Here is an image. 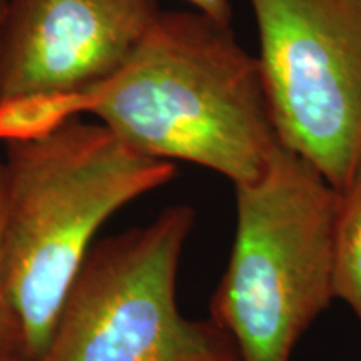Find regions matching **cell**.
<instances>
[{"mask_svg": "<svg viewBox=\"0 0 361 361\" xmlns=\"http://www.w3.org/2000/svg\"><path fill=\"white\" fill-rule=\"evenodd\" d=\"M4 218H6V192H4V169L0 162V358L24 355V331H22L20 319L13 310L7 291Z\"/></svg>", "mask_w": 361, "mask_h": 361, "instance_id": "9c48e42d", "label": "cell"}, {"mask_svg": "<svg viewBox=\"0 0 361 361\" xmlns=\"http://www.w3.org/2000/svg\"><path fill=\"white\" fill-rule=\"evenodd\" d=\"M335 300L345 301L361 324V169L353 183L340 192L335 255H333Z\"/></svg>", "mask_w": 361, "mask_h": 361, "instance_id": "52a82bcc", "label": "cell"}, {"mask_svg": "<svg viewBox=\"0 0 361 361\" xmlns=\"http://www.w3.org/2000/svg\"><path fill=\"white\" fill-rule=\"evenodd\" d=\"M82 94V114L137 152L192 162L234 186L264 176L281 149L259 59L201 12H161L129 61Z\"/></svg>", "mask_w": 361, "mask_h": 361, "instance_id": "6da1fadb", "label": "cell"}, {"mask_svg": "<svg viewBox=\"0 0 361 361\" xmlns=\"http://www.w3.org/2000/svg\"><path fill=\"white\" fill-rule=\"evenodd\" d=\"M191 206L92 243L37 361H241L213 318L191 319L176 300Z\"/></svg>", "mask_w": 361, "mask_h": 361, "instance_id": "277c9868", "label": "cell"}, {"mask_svg": "<svg viewBox=\"0 0 361 361\" xmlns=\"http://www.w3.org/2000/svg\"><path fill=\"white\" fill-rule=\"evenodd\" d=\"M161 12L157 0H6L0 104L96 87L129 61Z\"/></svg>", "mask_w": 361, "mask_h": 361, "instance_id": "8992f818", "label": "cell"}, {"mask_svg": "<svg viewBox=\"0 0 361 361\" xmlns=\"http://www.w3.org/2000/svg\"><path fill=\"white\" fill-rule=\"evenodd\" d=\"M197 8V12L204 13L211 19L223 25H231L233 7L229 0H188Z\"/></svg>", "mask_w": 361, "mask_h": 361, "instance_id": "30bf717a", "label": "cell"}, {"mask_svg": "<svg viewBox=\"0 0 361 361\" xmlns=\"http://www.w3.org/2000/svg\"><path fill=\"white\" fill-rule=\"evenodd\" d=\"M4 11H6V0H0V20H2Z\"/></svg>", "mask_w": 361, "mask_h": 361, "instance_id": "7c38bea8", "label": "cell"}, {"mask_svg": "<svg viewBox=\"0 0 361 361\" xmlns=\"http://www.w3.org/2000/svg\"><path fill=\"white\" fill-rule=\"evenodd\" d=\"M278 141L343 192L361 169V0H250Z\"/></svg>", "mask_w": 361, "mask_h": 361, "instance_id": "5b68a950", "label": "cell"}, {"mask_svg": "<svg viewBox=\"0 0 361 361\" xmlns=\"http://www.w3.org/2000/svg\"><path fill=\"white\" fill-rule=\"evenodd\" d=\"M0 361H30V360H27L24 355H12V356H2Z\"/></svg>", "mask_w": 361, "mask_h": 361, "instance_id": "8fae6325", "label": "cell"}, {"mask_svg": "<svg viewBox=\"0 0 361 361\" xmlns=\"http://www.w3.org/2000/svg\"><path fill=\"white\" fill-rule=\"evenodd\" d=\"M234 191L236 233L211 318L233 338L241 361H291L335 300L340 192L283 146L264 176Z\"/></svg>", "mask_w": 361, "mask_h": 361, "instance_id": "3957f363", "label": "cell"}, {"mask_svg": "<svg viewBox=\"0 0 361 361\" xmlns=\"http://www.w3.org/2000/svg\"><path fill=\"white\" fill-rule=\"evenodd\" d=\"M4 252L24 355L37 361L94 234L117 209L171 183L174 162L144 156L104 124L72 119L6 146Z\"/></svg>", "mask_w": 361, "mask_h": 361, "instance_id": "7a4b0ae2", "label": "cell"}, {"mask_svg": "<svg viewBox=\"0 0 361 361\" xmlns=\"http://www.w3.org/2000/svg\"><path fill=\"white\" fill-rule=\"evenodd\" d=\"M82 92H42L0 104V139L27 141L51 134L82 114Z\"/></svg>", "mask_w": 361, "mask_h": 361, "instance_id": "ba28073f", "label": "cell"}]
</instances>
